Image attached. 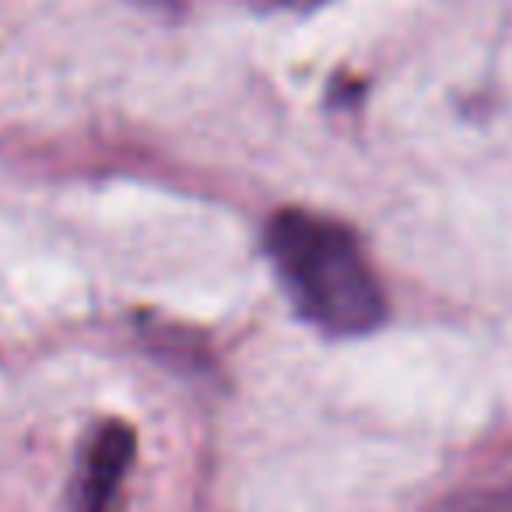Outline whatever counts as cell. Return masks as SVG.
Instances as JSON below:
<instances>
[{
	"label": "cell",
	"mask_w": 512,
	"mask_h": 512,
	"mask_svg": "<svg viewBox=\"0 0 512 512\" xmlns=\"http://www.w3.org/2000/svg\"><path fill=\"white\" fill-rule=\"evenodd\" d=\"M267 253L295 309L320 330L358 337L386 320V295L362 242L341 221L281 211L267 225Z\"/></svg>",
	"instance_id": "1"
},
{
	"label": "cell",
	"mask_w": 512,
	"mask_h": 512,
	"mask_svg": "<svg viewBox=\"0 0 512 512\" xmlns=\"http://www.w3.org/2000/svg\"><path fill=\"white\" fill-rule=\"evenodd\" d=\"M134 432L120 421H109L99 435H95L92 449H88V470H85V512H109L113 509L116 488H120L123 474H127L130 460H134Z\"/></svg>",
	"instance_id": "2"
},
{
	"label": "cell",
	"mask_w": 512,
	"mask_h": 512,
	"mask_svg": "<svg viewBox=\"0 0 512 512\" xmlns=\"http://www.w3.org/2000/svg\"><path fill=\"white\" fill-rule=\"evenodd\" d=\"M439 512H512V481L453 495L439 505Z\"/></svg>",
	"instance_id": "3"
},
{
	"label": "cell",
	"mask_w": 512,
	"mask_h": 512,
	"mask_svg": "<svg viewBox=\"0 0 512 512\" xmlns=\"http://www.w3.org/2000/svg\"><path fill=\"white\" fill-rule=\"evenodd\" d=\"M148 4H169V0H148Z\"/></svg>",
	"instance_id": "4"
}]
</instances>
